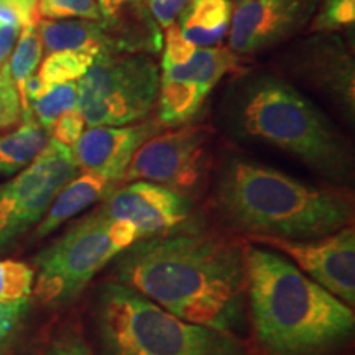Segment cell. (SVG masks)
<instances>
[{
    "mask_svg": "<svg viewBox=\"0 0 355 355\" xmlns=\"http://www.w3.org/2000/svg\"><path fill=\"white\" fill-rule=\"evenodd\" d=\"M50 141V132L44 130L33 117L24 119L10 133L0 135V175H13L30 165Z\"/></svg>",
    "mask_w": 355,
    "mask_h": 355,
    "instance_id": "20",
    "label": "cell"
},
{
    "mask_svg": "<svg viewBox=\"0 0 355 355\" xmlns=\"http://www.w3.org/2000/svg\"><path fill=\"white\" fill-rule=\"evenodd\" d=\"M37 28L43 48L50 53L79 51L94 58L121 53L101 20L38 19Z\"/></svg>",
    "mask_w": 355,
    "mask_h": 355,
    "instance_id": "16",
    "label": "cell"
},
{
    "mask_svg": "<svg viewBox=\"0 0 355 355\" xmlns=\"http://www.w3.org/2000/svg\"><path fill=\"white\" fill-rule=\"evenodd\" d=\"M211 92L196 83L163 78L158 86V127H183L196 117Z\"/></svg>",
    "mask_w": 355,
    "mask_h": 355,
    "instance_id": "19",
    "label": "cell"
},
{
    "mask_svg": "<svg viewBox=\"0 0 355 355\" xmlns=\"http://www.w3.org/2000/svg\"><path fill=\"white\" fill-rule=\"evenodd\" d=\"M78 83L55 84L30 105V112L44 130L50 132L61 115L78 109Z\"/></svg>",
    "mask_w": 355,
    "mask_h": 355,
    "instance_id": "23",
    "label": "cell"
},
{
    "mask_svg": "<svg viewBox=\"0 0 355 355\" xmlns=\"http://www.w3.org/2000/svg\"><path fill=\"white\" fill-rule=\"evenodd\" d=\"M234 2H237V3H242V2H247V0H234Z\"/></svg>",
    "mask_w": 355,
    "mask_h": 355,
    "instance_id": "35",
    "label": "cell"
},
{
    "mask_svg": "<svg viewBox=\"0 0 355 355\" xmlns=\"http://www.w3.org/2000/svg\"><path fill=\"white\" fill-rule=\"evenodd\" d=\"M96 58L79 51L50 53L40 66L38 76L46 87L63 83H76L87 73Z\"/></svg>",
    "mask_w": 355,
    "mask_h": 355,
    "instance_id": "24",
    "label": "cell"
},
{
    "mask_svg": "<svg viewBox=\"0 0 355 355\" xmlns=\"http://www.w3.org/2000/svg\"><path fill=\"white\" fill-rule=\"evenodd\" d=\"M237 58L227 48H196L188 63L163 71V78L196 83L207 91L235 68Z\"/></svg>",
    "mask_w": 355,
    "mask_h": 355,
    "instance_id": "21",
    "label": "cell"
},
{
    "mask_svg": "<svg viewBox=\"0 0 355 355\" xmlns=\"http://www.w3.org/2000/svg\"><path fill=\"white\" fill-rule=\"evenodd\" d=\"M232 13V0H189L178 26L196 48L214 46L229 33Z\"/></svg>",
    "mask_w": 355,
    "mask_h": 355,
    "instance_id": "18",
    "label": "cell"
},
{
    "mask_svg": "<svg viewBox=\"0 0 355 355\" xmlns=\"http://www.w3.org/2000/svg\"><path fill=\"white\" fill-rule=\"evenodd\" d=\"M97 8L121 53L162 50V33L146 0H97Z\"/></svg>",
    "mask_w": 355,
    "mask_h": 355,
    "instance_id": "15",
    "label": "cell"
},
{
    "mask_svg": "<svg viewBox=\"0 0 355 355\" xmlns=\"http://www.w3.org/2000/svg\"><path fill=\"white\" fill-rule=\"evenodd\" d=\"M332 2H339V0H321V3H332Z\"/></svg>",
    "mask_w": 355,
    "mask_h": 355,
    "instance_id": "34",
    "label": "cell"
},
{
    "mask_svg": "<svg viewBox=\"0 0 355 355\" xmlns=\"http://www.w3.org/2000/svg\"><path fill=\"white\" fill-rule=\"evenodd\" d=\"M137 241L135 225L110 219L102 207L81 217L35 259V296L48 308L73 304L96 275Z\"/></svg>",
    "mask_w": 355,
    "mask_h": 355,
    "instance_id": "6",
    "label": "cell"
},
{
    "mask_svg": "<svg viewBox=\"0 0 355 355\" xmlns=\"http://www.w3.org/2000/svg\"><path fill=\"white\" fill-rule=\"evenodd\" d=\"M24 121L20 94L13 84L8 66L0 73V130L12 128Z\"/></svg>",
    "mask_w": 355,
    "mask_h": 355,
    "instance_id": "27",
    "label": "cell"
},
{
    "mask_svg": "<svg viewBox=\"0 0 355 355\" xmlns=\"http://www.w3.org/2000/svg\"><path fill=\"white\" fill-rule=\"evenodd\" d=\"M247 304L266 355H326L352 336V308L273 250L245 247Z\"/></svg>",
    "mask_w": 355,
    "mask_h": 355,
    "instance_id": "3",
    "label": "cell"
},
{
    "mask_svg": "<svg viewBox=\"0 0 355 355\" xmlns=\"http://www.w3.org/2000/svg\"><path fill=\"white\" fill-rule=\"evenodd\" d=\"M224 115L234 135L290 155L337 186L352 181L354 155L347 139L286 79L243 76L229 89Z\"/></svg>",
    "mask_w": 355,
    "mask_h": 355,
    "instance_id": "4",
    "label": "cell"
},
{
    "mask_svg": "<svg viewBox=\"0 0 355 355\" xmlns=\"http://www.w3.org/2000/svg\"><path fill=\"white\" fill-rule=\"evenodd\" d=\"M212 139L211 127L189 123L155 133L133 155L122 181H150L188 196L211 170Z\"/></svg>",
    "mask_w": 355,
    "mask_h": 355,
    "instance_id": "8",
    "label": "cell"
},
{
    "mask_svg": "<svg viewBox=\"0 0 355 355\" xmlns=\"http://www.w3.org/2000/svg\"><path fill=\"white\" fill-rule=\"evenodd\" d=\"M43 55V44L40 38L37 24L26 25L21 28L20 38L13 48L10 60H8V74L20 94L24 91V84L37 71Z\"/></svg>",
    "mask_w": 355,
    "mask_h": 355,
    "instance_id": "22",
    "label": "cell"
},
{
    "mask_svg": "<svg viewBox=\"0 0 355 355\" xmlns=\"http://www.w3.org/2000/svg\"><path fill=\"white\" fill-rule=\"evenodd\" d=\"M114 282L186 322L237 337L245 327V247L217 234L140 239L115 259Z\"/></svg>",
    "mask_w": 355,
    "mask_h": 355,
    "instance_id": "1",
    "label": "cell"
},
{
    "mask_svg": "<svg viewBox=\"0 0 355 355\" xmlns=\"http://www.w3.org/2000/svg\"><path fill=\"white\" fill-rule=\"evenodd\" d=\"M37 13L46 20H101L97 0H37Z\"/></svg>",
    "mask_w": 355,
    "mask_h": 355,
    "instance_id": "26",
    "label": "cell"
},
{
    "mask_svg": "<svg viewBox=\"0 0 355 355\" xmlns=\"http://www.w3.org/2000/svg\"><path fill=\"white\" fill-rule=\"evenodd\" d=\"M211 206L229 229L252 241H311L349 227L354 219L349 189L304 183L243 157L220 163Z\"/></svg>",
    "mask_w": 355,
    "mask_h": 355,
    "instance_id": "2",
    "label": "cell"
},
{
    "mask_svg": "<svg viewBox=\"0 0 355 355\" xmlns=\"http://www.w3.org/2000/svg\"><path fill=\"white\" fill-rule=\"evenodd\" d=\"M114 220L135 225L140 239L171 232L188 219L191 202L188 196L150 181H133L109 194L102 206Z\"/></svg>",
    "mask_w": 355,
    "mask_h": 355,
    "instance_id": "11",
    "label": "cell"
},
{
    "mask_svg": "<svg viewBox=\"0 0 355 355\" xmlns=\"http://www.w3.org/2000/svg\"><path fill=\"white\" fill-rule=\"evenodd\" d=\"M110 186H112L110 181L96 175V173L84 171L81 176H74L53 199L51 206L48 207L46 214L43 216L37 230H35V237H46L48 234L55 232L71 217L86 211L87 207L101 201L102 198L109 196Z\"/></svg>",
    "mask_w": 355,
    "mask_h": 355,
    "instance_id": "17",
    "label": "cell"
},
{
    "mask_svg": "<svg viewBox=\"0 0 355 355\" xmlns=\"http://www.w3.org/2000/svg\"><path fill=\"white\" fill-rule=\"evenodd\" d=\"M84 125H86V122H84L83 114L78 109L69 110V112L61 115L55 125H53L50 130V139L73 148L74 144L81 139V135L84 133Z\"/></svg>",
    "mask_w": 355,
    "mask_h": 355,
    "instance_id": "29",
    "label": "cell"
},
{
    "mask_svg": "<svg viewBox=\"0 0 355 355\" xmlns=\"http://www.w3.org/2000/svg\"><path fill=\"white\" fill-rule=\"evenodd\" d=\"M92 318L101 355H247L237 336L186 322L117 282L99 286Z\"/></svg>",
    "mask_w": 355,
    "mask_h": 355,
    "instance_id": "5",
    "label": "cell"
},
{
    "mask_svg": "<svg viewBox=\"0 0 355 355\" xmlns=\"http://www.w3.org/2000/svg\"><path fill=\"white\" fill-rule=\"evenodd\" d=\"M255 242L283 252L300 266L301 272L345 304L355 303V232L352 227L311 241L263 237Z\"/></svg>",
    "mask_w": 355,
    "mask_h": 355,
    "instance_id": "10",
    "label": "cell"
},
{
    "mask_svg": "<svg viewBox=\"0 0 355 355\" xmlns=\"http://www.w3.org/2000/svg\"><path fill=\"white\" fill-rule=\"evenodd\" d=\"M321 0H247L239 3L229 26V50L257 55L295 37L316 15Z\"/></svg>",
    "mask_w": 355,
    "mask_h": 355,
    "instance_id": "9",
    "label": "cell"
},
{
    "mask_svg": "<svg viewBox=\"0 0 355 355\" xmlns=\"http://www.w3.org/2000/svg\"><path fill=\"white\" fill-rule=\"evenodd\" d=\"M76 173L73 150L50 139L28 166L0 186V254L43 219Z\"/></svg>",
    "mask_w": 355,
    "mask_h": 355,
    "instance_id": "7",
    "label": "cell"
},
{
    "mask_svg": "<svg viewBox=\"0 0 355 355\" xmlns=\"http://www.w3.org/2000/svg\"><path fill=\"white\" fill-rule=\"evenodd\" d=\"M165 55H163V71L170 69L173 66H180L188 63L191 56L196 51V46L184 38V35L181 33L178 24H173L166 26L165 33Z\"/></svg>",
    "mask_w": 355,
    "mask_h": 355,
    "instance_id": "28",
    "label": "cell"
},
{
    "mask_svg": "<svg viewBox=\"0 0 355 355\" xmlns=\"http://www.w3.org/2000/svg\"><path fill=\"white\" fill-rule=\"evenodd\" d=\"M158 69L146 55H102L96 58L87 73L78 81V109L117 92H158Z\"/></svg>",
    "mask_w": 355,
    "mask_h": 355,
    "instance_id": "14",
    "label": "cell"
},
{
    "mask_svg": "<svg viewBox=\"0 0 355 355\" xmlns=\"http://www.w3.org/2000/svg\"><path fill=\"white\" fill-rule=\"evenodd\" d=\"M150 13L153 15L155 21L162 28H166L175 24L176 17L183 12V8L188 6L189 0H146Z\"/></svg>",
    "mask_w": 355,
    "mask_h": 355,
    "instance_id": "31",
    "label": "cell"
},
{
    "mask_svg": "<svg viewBox=\"0 0 355 355\" xmlns=\"http://www.w3.org/2000/svg\"><path fill=\"white\" fill-rule=\"evenodd\" d=\"M21 32L20 26L17 25H2L0 26V73L8 64L10 55L15 48L17 38Z\"/></svg>",
    "mask_w": 355,
    "mask_h": 355,
    "instance_id": "33",
    "label": "cell"
},
{
    "mask_svg": "<svg viewBox=\"0 0 355 355\" xmlns=\"http://www.w3.org/2000/svg\"><path fill=\"white\" fill-rule=\"evenodd\" d=\"M155 133H158L157 122L130 123L123 127H91L71 150L78 168L96 173L110 183H119L123 180L137 150Z\"/></svg>",
    "mask_w": 355,
    "mask_h": 355,
    "instance_id": "13",
    "label": "cell"
},
{
    "mask_svg": "<svg viewBox=\"0 0 355 355\" xmlns=\"http://www.w3.org/2000/svg\"><path fill=\"white\" fill-rule=\"evenodd\" d=\"M43 355H94L89 345L76 336H68L55 340Z\"/></svg>",
    "mask_w": 355,
    "mask_h": 355,
    "instance_id": "32",
    "label": "cell"
},
{
    "mask_svg": "<svg viewBox=\"0 0 355 355\" xmlns=\"http://www.w3.org/2000/svg\"><path fill=\"white\" fill-rule=\"evenodd\" d=\"M30 300L13 301V303H2L0 301V350L15 334L17 327L20 326L21 319L28 313Z\"/></svg>",
    "mask_w": 355,
    "mask_h": 355,
    "instance_id": "30",
    "label": "cell"
},
{
    "mask_svg": "<svg viewBox=\"0 0 355 355\" xmlns=\"http://www.w3.org/2000/svg\"><path fill=\"white\" fill-rule=\"evenodd\" d=\"M295 53V69L306 83L336 102L345 115L354 117L355 73L354 60L345 44L332 35H318Z\"/></svg>",
    "mask_w": 355,
    "mask_h": 355,
    "instance_id": "12",
    "label": "cell"
},
{
    "mask_svg": "<svg viewBox=\"0 0 355 355\" xmlns=\"http://www.w3.org/2000/svg\"><path fill=\"white\" fill-rule=\"evenodd\" d=\"M35 273L32 266L17 260H0V301L30 300L33 293Z\"/></svg>",
    "mask_w": 355,
    "mask_h": 355,
    "instance_id": "25",
    "label": "cell"
}]
</instances>
